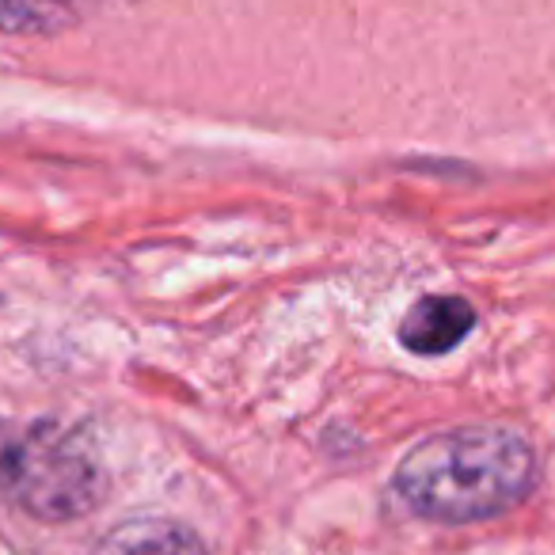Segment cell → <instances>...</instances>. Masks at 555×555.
I'll list each match as a JSON object with an SVG mask.
<instances>
[{"mask_svg": "<svg viewBox=\"0 0 555 555\" xmlns=\"http://www.w3.org/2000/svg\"><path fill=\"white\" fill-rule=\"evenodd\" d=\"M537 487V453L506 426H461L418 441L396 468V491L418 517L446 525L487 521Z\"/></svg>", "mask_w": 555, "mask_h": 555, "instance_id": "cell-1", "label": "cell"}, {"mask_svg": "<svg viewBox=\"0 0 555 555\" xmlns=\"http://www.w3.org/2000/svg\"><path fill=\"white\" fill-rule=\"evenodd\" d=\"M9 499L35 521L65 525L92 514L107 499V472L85 430L35 423L16 438Z\"/></svg>", "mask_w": 555, "mask_h": 555, "instance_id": "cell-2", "label": "cell"}, {"mask_svg": "<svg viewBox=\"0 0 555 555\" xmlns=\"http://www.w3.org/2000/svg\"><path fill=\"white\" fill-rule=\"evenodd\" d=\"M472 327H476V309L464 297H423L403 317L400 343L411 354L438 358L449 354L453 347H461Z\"/></svg>", "mask_w": 555, "mask_h": 555, "instance_id": "cell-3", "label": "cell"}, {"mask_svg": "<svg viewBox=\"0 0 555 555\" xmlns=\"http://www.w3.org/2000/svg\"><path fill=\"white\" fill-rule=\"evenodd\" d=\"M92 555H209L198 532L171 517H130L95 544Z\"/></svg>", "mask_w": 555, "mask_h": 555, "instance_id": "cell-4", "label": "cell"}, {"mask_svg": "<svg viewBox=\"0 0 555 555\" xmlns=\"http://www.w3.org/2000/svg\"><path fill=\"white\" fill-rule=\"evenodd\" d=\"M100 0H0V27L12 35H57Z\"/></svg>", "mask_w": 555, "mask_h": 555, "instance_id": "cell-5", "label": "cell"}, {"mask_svg": "<svg viewBox=\"0 0 555 555\" xmlns=\"http://www.w3.org/2000/svg\"><path fill=\"white\" fill-rule=\"evenodd\" d=\"M12 456H16V434L0 423V494H9L12 483Z\"/></svg>", "mask_w": 555, "mask_h": 555, "instance_id": "cell-6", "label": "cell"}]
</instances>
